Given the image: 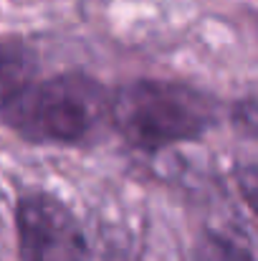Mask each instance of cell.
<instances>
[{
  "mask_svg": "<svg viewBox=\"0 0 258 261\" xmlns=\"http://www.w3.org/2000/svg\"><path fill=\"white\" fill-rule=\"evenodd\" d=\"M109 114L132 147L157 152L205 135L215 124V101L187 84L142 79L109 99Z\"/></svg>",
  "mask_w": 258,
  "mask_h": 261,
  "instance_id": "obj_1",
  "label": "cell"
},
{
  "mask_svg": "<svg viewBox=\"0 0 258 261\" xmlns=\"http://www.w3.org/2000/svg\"><path fill=\"white\" fill-rule=\"evenodd\" d=\"M104 91L84 76L28 82L0 104V119L31 142L74 145L94 129L104 109Z\"/></svg>",
  "mask_w": 258,
  "mask_h": 261,
  "instance_id": "obj_2",
  "label": "cell"
},
{
  "mask_svg": "<svg viewBox=\"0 0 258 261\" xmlns=\"http://www.w3.org/2000/svg\"><path fill=\"white\" fill-rule=\"evenodd\" d=\"M20 261H86L76 216L48 193H28L15 211Z\"/></svg>",
  "mask_w": 258,
  "mask_h": 261,
  "instance_id": "obj_3",
  "label": "cell"
},
{
  "mask_svg": "<svg viewBox=\"0 0 258 261\" xmlns=\"http://www.w3.org/2000/svg\"><path fill=\"white\" fill-rule=\"evenodd\" d=\"M33 61L18 43H0V104L31 82Z\"/></svg>",
  "mask_w": 258,
  "mask_h": 261,
  "instance_id": "obj_4",
  "label": "cell"
},
{
  "mask_svg": "<svg viewBox=\"0 0 258 261\" xmlns=\"http://www.w3.org/2000/svg\"><path fill=\"white\" fill-rule=\"evenodd\" d=\"M192 261H253L238 244L218 236V233H205L197 246H195V259Z\"/></svg>",
  "mask_w": 258,
  "mask_h": 261,
  "instance_id": "obj_5",
  "label": "cell"
},
{
  "mask_svg": "<svg viewBox=\"0 0 258 261\" xmlns=\"http://www.w3.org/2000/svg\"><path fill=\"white\" fill-rule=\"evenodd\" d=\"M236 182L238 190L243 195V200L248 203V208L258 216V165H246L236 170Z\"/></svg>",
  "mask_w": 258,
  "mask_h": 261,
  "instance_id": "obj_6",
  "label": "cell"
},
{
  "mask_svg": "<svg viewBox=\"0 0 258 261\" xmlns=\"http://www.w3.org/2000/svg\"><path fill=\"white\" fill-rule=\"evenodd\" d=\"M256 31H258V15H256Z\"/></svg>",
  "mask_w": 258,
  "mask_h": 261,
  "instance_id": "obj_7",
  "label": "cell"
}]
</instances>
